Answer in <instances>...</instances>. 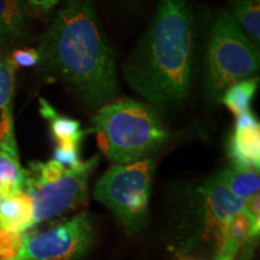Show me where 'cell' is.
<instances>
[{"mask_svg": "<svg viewBox=\"0 0 260 260\" xmlns=\"http://www.w3.org/2000/svg\"><path fill=\"white\" fill-rule=\"evenodd\" d=\"M205 86L214 99L228 87L259 73V48L249 40L228 10H218L210 29L205 56Z\"/></svg>", "mask_w": 260, "mask_h": 260, "instance_id": "4", "label": "cell"}, {"mask_svg": "<svg viewBox=\"0 0 260 260\" xmlns=\"http://www.w3.org/2000/svg\"><path fill=\"white\" fill-rule=\"evenodd\" d=\"M0 147L18 149L15 134L14 104L4 107L0 113Z\"/></svg>", "mask_w": 260, "mask_h": 260, "instance_id": "18", "label": "cell"}, {"mask_svg": "<svg viewBox=\"0 0 260 260\" xmlns=\"http://www.w3.org/2000/svg\"><path fill=\"white\" fill-rule=\"evenodd\" d=\"M89 132L98 146L116 164L146 159L168 142L170 133L151 106L132 99L103 105L92 119Z\"/></svg>", "mask_w": 260, "mask_h": 260, "instance_id": "3", "label": "cell"}, {"mask_svg": "<svg viewBox=\"0 0 260 260\" xmlns=\"http://www.w3.org/2000/svg\"><path fill=\"white\" fill-rule=\"evenodd\" d=\"M39 106L40 115L48 122L51 135L57 145L81 146L86 132L77 119L59 115V112L44 98L39 99Z\"/></svg>", "mask_w": 260, "mask_h": 260, "instance_id": "12", "label": "cell"}, {"mask_svg": "<svg viewBox=\"0 0 260 260\" xmlns=\"http://www.w3.org/2000/svg\"><path fill=\"white\" fill-rule=\"evenodd\" d=\"M258 86V76L239 81L224 90L219 99L220 103L224 104L229 109V111L235 116L242 115V113L249 111V106L255 95Z\"/></svg>", "mask_w": 260, "mask_h": 260, "instance_id": "16", "label": "cell"}, {"mask_svg": "<svg viewBox=\"0 0 260 260\" xmlns=\"http://www.w3.org/2000/svg\"><path fill=\"white\" fill-rule=\"evenodd\" d=\"M99 159V154L94 155L77 168L67 169L58 180L48 182L30 176L25 171L24 191L31 199L32 226L86 205L90 175Z\"/></svg>", "mask_w": 260, "mask_h": 260, "instance_id": "6", "label": "cell"}, {"mask_svg": "<svg viewBox=\"0 0 260 260\" xmlns=\"http://www.w3.org/2000/svg\"><path fill=\"white\" fill-rule=\"evenodd\" d=\"M24 0H0V48H9L24 38L27 11Z\"/></svg>", "mask_w": 260, "mask_h": 260, "instance_id": "11", "label": "cell"}, {"mask_svg": "<svg viewBox=\"0 0 260 260\" xmlns=\"http://www.w3.org/2000/svg\"><path fill=\"white\" fill-rule=\"evenodd\" d=\"M191 0H159L151 24L123 67L126 83L158 107L189 96L194 68Z\"/></svg>", "mask_w": 260, "mask_h": 260, "instance_id": "2", "label": "cell"}, {"mask_svg": "<svg viewBox=\"0 0 260 260\" xmlns=\"http://www.w3.org/2000/svg\"><path fill=\"white\" fill-rule=\"evenodd\" d=\"M92 217L81 212L44 232L24 233L15 255L4 260H77L93 242Z\"/></svg>", "mask_w": 260, "mask_h": 260, "instance_id": "7", "label": "cell"}, {"mask_svg": "<svg viewBox=\"0 0 260 260\" xmlns=\"http://www.w3.org/2000/svg\"><path fill=\"white\" fill-rule=\"evenodd\" d=\"M256 124H259L258 119H256L254 113L249 110V111L242 113V115L236 116L235 128L234 129H248Z\"/></svg>", "mask_w": 260, "mask_h": 260, "instance_id": "23", "label": "cell"}, {"mask_svg": "<svg viewBox=\"0 0 260 260\" xmlns=\"http://www.w3.org/2000/svg\"><path fill=\"white\" fill-rule=\"evenodd\" d=\"M129 2H134V3H136V2H139V0H129Z\"/></svg>", "mask_w": 260, "mask_h": 260, "instance_id": "26", "label": "cell"}, {"mask_svg": "<svg viewBox=\"0 0 260 260\" xmlns=\"http://www.w3.org/2000/svg\"><path fill=\"white\" fill-rule=\"evenodd\" d=\"M220 180L236 198L243 201L259 194V170L252 168H240L233 165L218 174Z\"/></svg>", "mask_w": 260, "mask_h": 260, "instance_id": "13", "label": "cell"}, {"mask_svg": "<svg viewBox=\"0 0 260 260\" xmlns=\"http://www.w3.org/2000/svg\"><path fill=\"white\" fill-rule=\"evenodd\" d=\"M32 228V204L25 191L10 194L0 205V230L24 234Z\"/></svg>", "mask_w": 260, "mask_h": 260, "instance_id": "10", "label": "cell"}, {"mask_svg": "<svg viewBox=\"0 0 260 260\" xmlns=\"http://www.w3.org/2000/svg\"><path fill=\"white\" fill-rule=\"evenodd\" d=\"M259 201V194H256L254 197L249 198L248 200H246L245 206H243V210L246 211L247 214L251 217V219L256 224V225H260Z\"/></svg>", "mask_w": 260, "mask_h": 260, "instance_id": "22", "label": "cell"}, {"mask_svg": "<svg viewBox=\"0 0 260 260\" xmlns=\"http://www.w3.org/2000/svg\"><path fill=\"white\" fill-rule=\"evenodd\" d=\"M38 52L39 73L64 82L86 105H106L118 94L115 57L93 0H64Z\"/></svg>", "mask_w": 260, "mask_h": 260, "instance_id": "1", "label": "cell"}, {"mask_svg": "<svg viewBox=\"0 0 260 260\" xmlns=\"http://www.w3.org/2000/svg\"><path fill=\"white\" fill-rule=\"evenodd\" d=\"M15 71L9 54L0 51V110L11 105L15 93Z\"/></svg>", "mask_w": 260, "mask_h": 260, "instance_id": "17", "label": "cell"}, {"mask_svg": "<svg viewBox=\"0 0 260 260\" xmlns=\"http://www.w3.org/2000/svg\"><path fill=\"white\" fill-rule=\"evenodd\" d=\"M203 201L207 235L222 246L226 228L237 212L243 210L245 201L239 199L223 183L218 175L207 180L199 189Z\"/></svg>", "mask_w": 260, "mask_h": 260, "instance_id": "8", "label": "cell"}, {"mask_svg": "<svg viewBox=\"0 0 260 260\" xmlns=\"http://www.w3.org/2000/svg\"><path fill=\"white\" fill-rule=\"evenodd\" d=\"M25 5L38 10L40 12H48L56 6L59 0H24Z\"/></svg>", "mask_w": 260, "mask_h": 260, "instance_id": "24", "label": "cell"}, {"mask_svg": "<svg viewBox=\"0 0 260 260\" xmlns=\"http://www.w3.org/2000/svg\"><path fill=\"white\" fill-rule=\"evenodd\" d=\"M232 17L254 46H260V0H230Z\"/></svg>", "mask_w": 260, "mask_h": 260, "instance_id": "14", "label": "cell"}, {"mask_svg": "<svg viewBox=\"0 0 260 260\" xmlns=\"http://www.w3.org/2000/svg\"><path fill=\"white\" fill-rule=\"evenodd\" d=\"M153 172L151 159L115 164L94 187V198L111 211L128 234L140 232L147 223Z\"/></svg>", "mask_w": 260, "mask_h": 260, "instance_id": "5", "label": "cell"}, {"mask_svg": "<svg viewBox=\"0 0 260 260\" xmlns=\"http://www.w3.org/2000/svg\"><path fill=\"white\" fill-rule=\"evenodd\" d=\"M24 234L9 230H0V260L11 258L16 254L23 240Z\"/></svg>", "mask_w": 260, "mask_h": 260, "instance_id": "20", "label": "cell"}, {"mask_svg": "<svg viewBox=\"0 0 260 260\" xmlns=\"http://www.w3.org/2000/svg\"><path fill=\"white\" fill-rule=\"evenodd\" d=\"M181 260H193V259H187V258H183V259H181Z\"/></svg>", "mask_w": 260, "mask_h": 260, "instance_id": "27", "label": "cell"}, {"mask_svg": "<svg viewBox=\"0 0 260 260\" xmlns=\"http://www.w3.org/2000/svg\"><path fill=\"white\" fill-rule=\"evenodd\" d=\"M53 160L59 162L65 169L77 168L81 164L80 146L57 145L53 152Z\"/></svg>", "mask_w": 260, "mask_h": 260, "instance_id": "19", "label": "cell"}, {"mask_svg": "<svg viewBox=\"0 0 260 260\" xmlns=\"http://www.w3.org/2000/svg\"><path fill=\"white\" fill-rule=\"evenodd\" d=\"M4 198H5V194L3 193L2 190H0V205H2V203H3V200H4Z\"/></svg>", "mask_w": 260, "mask_h": 260, "instance_id": "25", "label": "cell"}, {"mask_svg": "<svg viewBox=\"0 0 260 260\" xmlns=\"http://www.w3.org/2000/svg\"><path fill=\"white\" fill-rule=\"evenodd\" d=\"M15 68H32L39 63V52L35 48H17L10 54Z\"/></svg>", "mask_w": 260, "mask_h": 260, "instance_id": "21", "label": "cell"}, {"mask_svg": "<svg viewBox=\"0 0 260 260\" xmlns=\"http://www.w3.org/2000/svg\"><path fill=\"white\" fill-rule=\"evenodd\" d=\"M25 169L19 162L18 149L0 147V190L10 194L24 191Z\"/></svg>", "mask_w": 260, "mask_h": 260, "instance_id": "15", "label": "cell"}, {"mask_svg": "<svg viewBox=\"0 0 260 260\" xmlns=\"http://www.w3.org/2000/svg\"><path fill=\"white\" fill-rule=\"evenodd\" d=\"M229 157L235 167H260V124L248 129H234L228 145Z\"/></svg>", "mask_w": 260, "mask_h": 260, "instance_id": "9", "label": "cell"}]
</instances>
